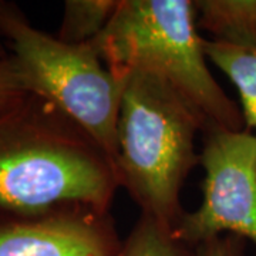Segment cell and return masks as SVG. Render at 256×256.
Returning a JSON list of instances; mask_svg holds the SVG:
<instances>
[{
	"instance_id": "5b68a950",
	"label": "cell",
	"mask_w": 256,
	"mask_h": 256,
	"mask_svg": "<svg viewBox=\"0 0 256 256\" xmlns=\"http://www.w3.org/2000/svg\"><path fill=\"white\" fill-rule=\"evenodd\" d=\"M202 202L185 212L175 239L195 248L208 239L236 235L256 245V137L248 130L204 132Z\"/></svg>"
},
{
	"instance_id": "8fae6325",
	"label": "cell",
	"mask_w": 256,
	"mask_h": 256,
	"mask_svg": "<svg viewBox=\"0 0 256 256\" xmlns=\"http://www.w3.org/2000/svg\"><path fill=\"white\" fill-rule=\"evenodd\" d=\"M28 87L10 54L0 57V108L28 94Z\"/></svg>"
},
{
	"instance_id": "3957f363",
	"label": "cell",
	"mask_w": 256,
	"mask_h": 256,
	"mask_svg": "<svg viewBox=\"0 0 256 256\" xmlns=\"http://www.w3.org/2000/svg\"><path fill=\"white\" fill-rule=\"evenodd\" d=\"M117 76L121 84L117 160L120 186L141 208L174 230L185 210L182 185L201 156L195 137L202 124L195 111L164 80L131 70Z\"/></svg>"
},
{
	"instance_id": "6da1fadb",
	"label": "cell",
	"mask_w": 256,
	"mask_h": 256,
	"mask_svg": "<svg viewBox=\"0 0 256 256\" xmlns=\"http://www.w3.org/2000/svg\"><path fill=\"white\" fill-rule=\"evenodd\" d=\"M118 188L112 160L52 101L28 92L0 108V210L108 212Z\"/></svg>"
},
{
	"instance_id": "8992f818",
	"label": "cell",
	"mask_w": 256,
	"mask_h": 256,
	"mask_svg": "<svg viewBox=\"0 0 256 256\" xmlns=\"http://www.w3.org/2000/svg\"><path fill=\"white\" fill-rule=\"evenodd\" d=\"M110 212L73 208L24 215L0 210V256H118Z\"/></svg>"
},
{
	"instance_id": "ba28073f",
	"label": "cell",
	"mask_w": 256,
	"mask_h": 256,
	"mask_svg": "<svg viewBox=\"0 0 256 256\" xmlns=\"http://www.w3.org/2000/svg\"><path fill=\"white\" fill-rule=\"evenodd\" d=\"M198 28L214 40L230 44H256V0H196Z\"/></svg>"
},
{
	"instance_id": "9c48e42d",
	"label": "cell",
	"mask_w": 256,
	"mask_h": 256,
	"mask_svg": "<svg viewBox=\"0 0 256 256\" xmlns=\"http://www.w3.org/2000/svg\"><path fill=\"white\" fill-rule=\"evenodd\" d=\"M121 0H67L57 38L70 44L92 43L107 28Z\"/></svg>"
},
{
	"instance_id": "7c38bea8",
	"label": "cell",
	"mask_w": 256,
	"mask_h": 256,
	"mask_svg": "<svg viewBox=\"0 0 256 256\" xmlns=\"http://www.w3.org/2000/svg\"><path fill=\"white\" fill-rule=\"evenodd\" d=\"M246 240L236 235L208 239L194 248L195 256H245Z\"/></svg>"
},
{
	"instance_id": "30bf717a",
	"label": "cell",
	"mask_w": 256,
	"mask_h": 256,
	"mask_svg": "<svg viewBox=\"0 0 256 256\" xmlns=\"http://www.w3.org/2000/svg\"><path fill=\"white\" fill-rule=\"evenodd\" d=\"M172 232L156 218L141 214L118 256H195V249L175 239Z\"/></svg>"
},
{
	"instance_id": "7a4b0ae2",
	"label": "cell",
	"mask_w": 256,
	"mask_h": 256,
	"mask_svg": "<svg viewBox=\"0 0 256 256\" xmlns=\"http://www.w3.org/2000/svg\"><path fill=\"white\" fill-rule=\"evenodd\" d=\"M192 0H121L92 43L111 73L140 70L174 88L210 130L242 131V111L206 66Z\"/></svg>"
},
{
	"instance_id": "4fadbf2b",
	"label": "cell",
	"mask_w": 256,
	"mask_h": 256,
	"mask_svg": "<svg viewBox=\"0 0 256 256\" xmlns=\"http://www.w3.org/2000/svg\"><path fill=\"white\" fill-rule=\"evenodd\" d=\"M4 56H8V54H6V53L3 52V48L0 47V57H4Z\"/></svg>"
},
{
	"instance_id": "277c9868",
	"label": "cell",
	"mask_w": 256,
	"mask_h": 256,
	"mask_svg": "<svg viewBox=\"0 0 256 256\" xmlns=\"http://www.w3.org/2000/svg\"><path fill=\"white\" fill-rule=\"evenodd\" d=\"M0 34L28 92L56 104L92 136L116 164L122 84L94 43L70 44L33 28L14 6L0 3Z\"/></svg>"
},
{
	"instance_id": "52a82bcc",
	"label": "cell",
	"mask_w": 256,
	"mask_h": 256,
	"mask_svg": "<svg viewBox=\"0 0 256 256\" xmlns=\"http://www.w3.org/2000/svg\"><path fill=\"white\" fill-rule=\"evenodd\" d=\"M204 48L206 58L236 87L245 128L256 137V44L242 46L205 38Z\"/></svg>"
}]
</instances>
